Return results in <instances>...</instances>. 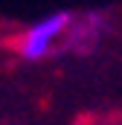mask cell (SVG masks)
Masks as SVG:
<instances>
[{
  "mask_svg": "<svg viewBox=\"0 0 122 125\" xmlns=\"http://www.w3.org/2000/svg\"><path fill=\"white\" fill-rule=\"evenodd\" d=\"M73 21H76L73 12H52V15L29 23L23 32H18V38L12 41V50L23 61H44V58H50L58 50L61 44H67Z\"/></svg>",
  "mask_w": 122,
  "mask_h": 125,
  "instance_id": "6da1fadb",
  "label": "cell"
}]
</instances>
